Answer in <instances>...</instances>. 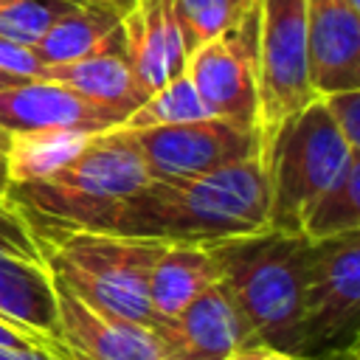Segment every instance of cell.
<instances>
[{
    "mask_svg": "<svg viewBox=\"0 0 360 360\" xmlns=\"http://www.w3.org/2000/svg\"><path fill=\"white\" fill-rule=\"evenodd\" d=\"M155 332L172 346L177 360H228L250 343V329L222 281L200 292L172 318H158Z\"/></svg>",
    "mask_w": 360,
    "mask_h": 360,
    "instance_id": "12",
    "label": "cell"
},
{
    "mask_svg": "<svg viewBox=\"0 0 360 360\" xmlns=\"http://www.w3.org/2000/svg\"><path fill=\"white\" fill-rule=\"evenodd\" d=\"M256 17L259 6L253 3L233 28L197 45L186 62V76L208 115L250 129H259Z\"/></svg>",
    "mask_w": 360,
    "mask_h": 360,
    "instance_id": "8",
    "label": "cell"
},
{
    "mask_svg": "<svg viewBox=\"0 0 360 360\" xmlns=\"http://www.w3.org/2000/svg\"><path fill=\"white\" fill-rule=\"evenodd\" d=\"M121 17L124 14L112 6H73L45 31V37L31 51L42 65H62L79 59L101 45L121 25Z\"/></svg>",
    "mask_w": 360,
    "mask_h": 360,
    "instance_id": "18",
    "label": "cell"
},
{
    "mask_svg": "<svg viewBox=\"0 0 360 360\" xmlns=\"http://www.w3.org/2000/svg\"><path fill=\"white\" fill-rule=\"evenodd\" d=\"M73 6V0H14L11 6L0 8V37L17 45L34 48L45 31L65 17Z\"/></svg>",
    "mask_w": 360,
    "mask_h": 360,
    "instance_id": "23",
    "label": "cell"
},
{
    "mask_svg": "<svg viewBox=\"0 0 360 360\" xmlns=\"http://www.w3.org/2000/svg\"><path fill=\"white\" fill-rule=\"evenodd\" d=\"M0 315L56 340L59 298L42 259L0 250Z\"/></svg>",
    "mask_w": 360,
    "mask_h": 360,
    "instance_id": "17",
    "label": "cell"
},
{
    "mask_svg": "<svg viewBox=\"0 0 360 360\" xmlns=\"http://www.w3.org/2000/svg\"><path fill=\"white\" fill-rule=\"evenodd\" d=\"M0 250H11V253H20V256L42 259L31 228L25 225V219L3 197H0Z\"/></svg>",
    "mask_w": 360,
    "mask_h": 360,
    "instance_id": "25",
    "label": "cell"
},
{
    "mask_svg": "<svg viewBox=\"0 0 360 360\" xmlns=\"http://www.w3.org/2000/svg\"><path fill=\"white\" fill-rule=\"evenodd\" d=\"M343 3H346V6H352V8H357V11H360V0H343Z\"/></svg>",
    "mask_w": 360,
    "mask_h": 360,
    "instance_id": "33",
    "label": "cell"
},
{
    "mask_svg": "<svg viewBox=\"0 0 360 360\" xmlns=\"http://www.w3.org/2000/svg\"><path fill=\"white\" fill-rule=\"evenodd\" d=\"M17 82H25V79H17V76L0 70V90H3V87H11V84H17Z\"/></svg>",
    "mask_w": 360,
    "mask_h": 360,
    "instance_id": "32",
    "label": "cell"
},
{
    "mask_svg": "<svg viewBox=\"0 0 360 360\" xmlns=\"http://www.w3.org/2000/svg\"><path fill=\"white\" fill-rule=\"evenodd\" d=\"M34 239L59 290L98 315L155 329L146 281L163 242L107 231H42Z\"/></svg>",
    "mask_w": 360,
    "mask_h": 360,
    "instance_id": "4",
    "label": "cell"
},
{
    "mask_svg": "<svg viewBox=\"0 0 360 360\" xmlns=\"http://www.w3.org/2000/svg\"><path fill=\"white\" fill-rule=\"evenodd\" d=\"M256 0H174V14L186 39L188 53L233 28Z\"/></svg>",
    "mask_w": 360,
    "mask_h": 360,
    "instance_id": "22",
    "label": "cell"
},
{
    "mask_svg": "<svg viewBox=\"0 0 360 360\" xmlns=\"http://www.w3.org/2000/svg\"><path fill=\"white\" fill-rule=\"evenodd\" d=\"M59 332L70 360H177L172 346L149 326L107 318L87 309L70 292L56 287Z\"/></svg>",
    "mask_w": 360,
    "mask_h": 360,
    "instance_id": "11",
    "label": "cell"
},
{
    "mask_svg": "<svg viewBox=\"0 0 360 360\" xmlns=\"http://www.w3.org/2000/svg\"><path fill=\"white\" fill-rule=\"evenodd\" d=\"M73 3H79V6H112L121 14H127L135 6V0H73Z\"/></svg>",
    "mask_w": 360,
    "mask_h": 360,
    "instance_id": "31",
    "label": "cell"
},
{
    "mask_svg": "<svg viewBox=\"0 0 360 360\" xmlns=\"http://www.w3.org/2000/svg\"><path fill=\"white\" fill-rule=\"evenodd\" d=\"M0 343H6V346H20V349H45V352H53V354L70 360L68 352L62 349V343H56L53 338L42 335V332H37V329H28V326H22V323H17V321H8V318H3V315H0Z\"/></svg>",
    "mask_w": 360,
    "mask_h": 360,
    "instance_id": "26",
    "label": "cell"
},
{
    "mask_svg": "<svg viewBox=\"0 0 360 360\" xmlns=\"http://www.w3.org/2000/svg\"><path fill=\"white\" fill-rule=\"evenodd\" d=\"M39 79L59 82V84L76 90L79 96L121 112L124 118L146 98L132 73V65L127 59L121 25L90 53L62 62V65H45Z\"/></svg>",
    "mask_w": 360,
    "mask_h": 360,
    "instance_id": "15",
    "label": "cell"
},
{
    "mask_svg": "<svg viewBox=\"0 0 360 360\" xmlns=\"http://www.w3.org/2000/svg\"><path fill=\"white\" fill-rule=\"evenodd\" d=\"M124 115L101 107L51 79H25L0 90V127L6 132L76 129L98 135L121 127Z\"/></svg>",
    "mask_w": 360,
    "mask_h": 360,
    "instance_id": "10",
    "label": "cell"
},
{
    "mask_svg": "<svg viewBox=\"0 0 360 360\" xmlns=\"http://www.w3.org/2000/svg\"><path fill=\"white\" fill-rule=\"evenodd\" d=\"M228 360H315V357L284 352V349H273V346H262V343H245Z\"/></svg>",
    "mask_w": 360,
    "mask_h": 360,
    "instance_id": "28",
    "label": "cell"
},
{
    "mask_svg": "<svg viewBox=\"0 0 360 360\" xmlns=\"http://www.w3.org/2000/svg\"><path fill=\"white\" fill-rule=\"evenodd\" d=\"M270 228L262 158L191 180H149L96 228L155 242H222Z\"/></svg>",
    "mask_w": 360,
    "mask_h": 360,
    "instance_id": "1",
    "label": "cell"
},
{
    "mask_svg": "<svg viewBox=\"0 0 360 360\" xmlns=\"http://www.w3.org/2000/svg\"><path fill=\"white\" fill-rule=\"evenodd\" d=\"M42 62L28 45H17L0 37V70L17 76V79H39L42 76Z\"/></svg>",
    "mask_w": 360,
    "mask_h": 360,
    "instance_id": "27",
    "label": "cell"
},
{
    "mask_svg": "<svg viewBox=\"0 0 360 360\" xmlns=\"http://www.w3.org/2000/svg\"><path fill=\"white\" fill-rule=\"evenodd\" d=\"M0 360H65V357L45 352V349H20V346L0 343Z\"/></svg>",
    "mask_w": 360,
    "mask_h": 360,
    "instance_id": "29",
    "label": "cell"
},
{
    "mask_svg": "<svg viewBox=\"0 0 360 360\" xmlns=\"http://www.w3.org/2000/svg\"><path fill=\"white\" fill-rule=\"evenodd\" d=\"M197 118H208V110L202 107L191 79L183 70L180 76H174L166 84H160L158 90H152L115 129H149V127L186 124V121H197Z\"/></svg>",
    "mask_w": 360,
    "mask_h": 360,
    "instance_id": "21",
    "label": "cell"
},
{
    "mask_svg": "<svg viewBox=\"0 0 360 360\" xmlns=\"http://www.w3.org/2000/svg\"><path fill=\"white\" fill-rule=\"evenodd\" d=\"M121 34L143 96L186 70L188 48L174 14V0H135L121 17Z\"/></svg>",
    "mask_w": 360,
    "mask_h": 360,
    "instance_id": "14",
    "label": "cell"
},
{
    "mask_svg": "<svg viewBox=\"0 0 360 360\" xmlns=\"http://www.w3.org/2000/svg\"><path fill=\"white\" fill-rule=\"evenodd\" d=\"M360 233V152H352L338 177L315 197L301 222L309 242Z\"/></svg>",
    "mask_w": 360,
    "mask_h": 360,
    "instance_id": "20",
    "label": "cell"
},
{
    "mask_svg": "<svg viewBox=\"0 0 360 360\" xmlns=\"http://www.w3.org/2000/svg\"><path fill=\"white\" fill-rule=\"evenodd\" d=\"M149 183L146 163L124 129L90 135L87 146L45 180L8 183L3 200L31 233L96 231L118 202Z\"/></svg>",
    "mask_w": 360,
    "mask_h": 360,
    "instance_id": "2",
    "label": "cell"
},
{
    "mask_svg": "<svg viewBox=\"0 0 360 360\" xmlns=\"http://www.w3.org/2000/svg\"><path fill=\"white\" fill-rule=\"evenodd\" d=\"M259 135L304 110L315 96L307 56V0H256Z\"/></svg>",
    "mask_w": 360,
    "mask_h": 360,
    "instance_id": "7",
    "label": "cell"
},
{
    "mask_svg": "<svg viewBox=\"0 0 360 360\" xmlns=\"http://www.w3.org/2000/svg\"><path fill=\"white\" fill-rule=\"evenodd\" d=\"M90 135L76 129H28L11 132L8 138V183H31L45 180L70 163L84 146Z\"/></svg>",
    "mask_w": 360,
    "mask_h": 360,
    "instance_id": "19",
    "label": "cell"
},
{
    "mask_svg": "<svg viewBox=\"0 0 360 360\" xmlns=\"http://www.w3.org/2000/svg\"><path fill=\"white\" fill-rule=\"evenodd\" d=\"M318 98L323 101L343 141L352 149H360V90H338V93H326Z\"/></svg>",
    "mask_w": 360,
    "mask_h": 360,
    "instance_id": "24",
    "label": "cell"
},
{
    "mask_svg": "<svg viewBox=\"0 0 360 360\" xmlns=\"http://www.w3.org/2000/svg\"><path fill=\"white\" fill-rule=\"evenodd\" d=\"M124 132L132 135L146 163L149 180H191L262 152L259 129L239 127L214 115Z\"/></svg>",
    "mask_w": 360,
    "mask_h": 360,
    "instance_id": "9",
    "label": "cell"
},
{
    "mask_svg": "<svg viewBox=\"0 0 360 360\" xmlns=\"http://www.w3.org/2000/svg\"><path fill=\"white\" fill-rule=\"evenodd\" d=\"M217 281H222L217 242H163L146 281L149 307L158 318H172Z\"/></svg>",
    "mask_w": 360,
    "mask_h": 360,
    "instance_id": "16",
    "label": "cell"
},
{
    "mask_svg": "<svg viewBox=\"0 0 360 360\" xmlns=\"http://www.w3.org/2000/svg\"><path fill=\"white\" fill-rule=\"evenodd\" d=\"M8 138H11V132H6V129L0 127V197H3V194H6V188H8V169H6Z\"/></svg>",
    "mask_w": 360,
    "mask_h": 360,
    "instance_id": "30",
    "label": "cell"
},
{
    "mask_svg": "<svg viewBox=\"0 0 360 360\" xmlns=\"http://www.w3.org/2000/svg\"><path fill=\"white\" fill-rule=\"evenodd\" d=\"M352 152L360 149H352L343 141L321 98H312L304 110L267 132L259 158L267 180L270 228L301 233L304 214L338 177Z\"/></svg>",
    "mask_w": 360,
    "mask_h": 360,
    "instance_id": "5",
    "label": "cell"
},
{
    "mask_svg": "<svg viewBox=\"0 0 360 360\" xmlns=\"http://www.w3.org/2000/svg\"><path fill=\"white\" fill-rule=\"evenodd\" d=\"M307 56L315 96L360 90V11L343 0H307Z\"/></svg>",
    "mask_w": 360,
    "mask_h": 360,
    "instance_id": "13",
    "label": "cell"
},
{
    "mask_svg": "<svg viewBox=\"0 0 360 360\" xmlns=\"http://www.w3.org/2000/svg\"><path fill=\"white\" fill-rule=\"evenodd\" d=\"M360 321V233L312 242L301 298V354L323 360L354 349Z\"/></svg>",
    "mask_w": 360,
    "mask_h": 360,
    "instance_id": "6",
    "label": "cell"
},
{
    "mask_svg": "<svg viewBox=\"0 0 360 360\" xmlns=\"http://www.w3.org/2000/svg\"><path fill=\"white\" fill-rule=\"evenodd\" d=\"M217 245L222 284L250 329V343L301 354V298L312 242L267 228Z\"/></svg>",
    "mask_w": 360,
    "mask_h": 360,
    "instance_id": "3",
    "label": "cell"
},
{
    "mask_svg": "<svg viewBox=\"0 0 360 360\" xmlns=\"http://www.w3.org/2000/svg\"><path fill=\"white\" fill-rule=\"evenodd\" d=\"M14 0H0V8H6V6H11Z\"/></svg>",
    "mask_w": 360,
    "mask_h": 360,
    "instance_id": "34",
    "label": "cell"
}]
</instances>
